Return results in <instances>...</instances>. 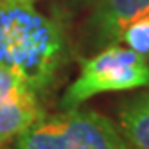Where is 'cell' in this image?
<instances>
[{
  "label": "cell",
  "mask_w": 149,
  "mask_h": 149,
  "mask_svg": "<svg viewBox=\"0 0 149 149\" xmlns=\"http://www.w3.org/2000/svg\"><path fill=\"white\" fill-rule=\"evenodd\" d=\"M63 58L65 38L56 20L33 2L0 0V67L41 92L58 76Z\"/></svg>",
  "instance_id": "6da1fadb"
},
{
  "label": "cell",
  "mask_w": 149,
  "mask_h": 149,
  "mask_svg": "<svg viewBox=\"0 0 149 149\" xmlns=\"http://www.w3.org/2000/svg\"><path fill=\"white\" fill-rule=\"evenodd\" d=\"M15 149H130L108 117L93 110L67 108L40 119L16 138Z\"/></svg>",
  "instance_id": "7a4b0ae2"
},
{
  "label": "cell",
  "mask_w": 149,
  "mask_h": 149,
  "mask_svg": "<svg viewBox=\"0 0 149 149\" xmlns=\"http://www.w3.org/2000/svg\"><path fill=\"white\" fill-rule=\"evenodd\" d=\"M135 88H149V61L120 43H111L83 61L77 79L61 99V108H77L95 95Z\"/></svg>",
  "instance_id": "3957f363"
},
{
  "label": "cell",
  "mask_w": 149,
  "mask_h": 149,
  "mask_svg": "<svg viewBox=\"0 0 149 149\" xmlns=\"http://www.w3.org/2000/svg\"><path fill=\"white\" fill-rule=\"evenodd\" d=\"M149 13V0H92L84 25L88 47L104 49L119 43L122 29L131 20Z\"/></svg>",
  "instance_id": "277c9868"
},
{
  "label": "cell",
  "mask_w": 149,
  "mask_h": 149,
  "mask_svg": "<svg viewBox=\"0 0 149 149\" xmlns=\"http://www.w3.org/2000/svg\"><path fill=\"white\" fill-rule=\"evenodd\" d=\"M41 117L36 92H27L0 104V149L18 138Z\"/></svg>",
  "instance_id": "5b68a950"
},
{
  "label": "cell",
  "mask_w": 149,
  "mask_h": 149,
  "mask_svg": "<svg viewBox=\"0 0 149 149\" xmlns=\"http://www.w3.org/2000/svg\"><path fill=\"white\" fill-rule=\"evenodd\" d=\"M119 130L130 149H149V90L120 104Z\"/></svg>",
  "instance_id": "8992f818"
},
{
  "label": "cell",
  "mask_w": 149,
  "mask_h": 149,
  "mask_svg": "<svg viewBox=\"0 0 149 149\" xmlns=\"http://www.w3.org/2000/svg\"><path fill=\"white\" fill-rule=\"evenodd\" d=\"M119 43H124L127 49L149 61V13L131 20L122 29Z\"/></svg>",
  "instance_id": "52a82bcc"
},
{
  "label": "cell",
  "mask_w": 149,
  "mask_h": 149,
  "mask_svg": "<svg viewBox=\"0 0 149 149\" xmlns=\"http://www.w3.org/2000/svg\"><path fill=\"white\" fill-rule=\"evenodd\" d=\"M31 92V88L11 70L0 67V104Z\"/></svg>",
  "instance_id": "ba28073f"
},
{
  "label": "cell",
  "mask_w": 149,
  "mask_h": 149,
  "mask_svg": "<svg viewBox=\"0 0 149 149\" xmlns=\"http://www.w3.org/2000/svg\"><path fill=\"white\" fill-rule=\"evenodd\" d=\"M25 2H34V0H25Z\"/></svg>",
  "instance_id": "9c48e42d"
}]
</instances>
